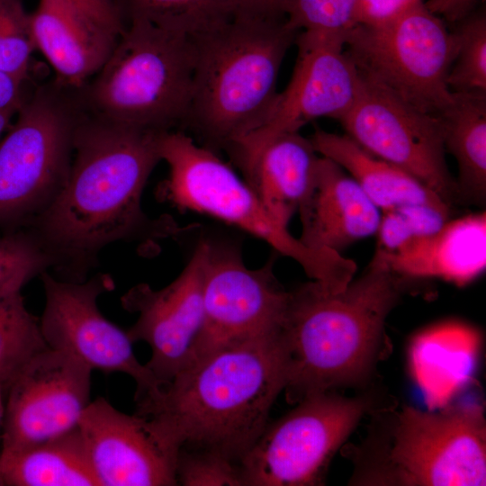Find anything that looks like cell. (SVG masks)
<instances>
[{"label":"cell","mask_w":486,"mask_h":486,"mask_svg":"<svg viewBox=\"0 0 486 486\" xmlns=\"http://www.w3.org/2000/svg\"><path fill=\"white\" fill-rule=\"evenodd\" d=\"M158 130L86 111L74 142L68 182L28 227L55 260L57 278L82 282L100 252L117 241L166 238L180 230L169 217L142 211L147 181L161 161Z\"/></svg>","instance_id":"obj_1"},{"label":"cell","mask_w":486,"mask_h":486,"mask_svg":"<svg viewBox=\"0 0 486 486\" xmlns=\"http://www.w3.org/2000/svg\"><path fill=\"white\" fill-rule=\"evenodd\" d=\"M279 330L200 357L137 400L136 413L153 419L181 448L211 450L239 463L285 387Z\"/></svg>","instance_id":"obj_2"},{"label":"cell","mask_w":486,"mask_h":486,"mask_svg":"<svg viewBox=\"0 0 486 486\" xmlns=\"http://www.w3.org/2000/svg\"><path fill=\"white\" fill-rule=\"evenodd\" d=\"M404 280L376 249L364 273L340 292H328L313 280L289 292L279 330L288 400L297 403L367 381Z\"/></svg>","instance_id":"obj_3"},{"label":"cell","mask_w":486,"mask_h":486,"mask_svg":"<svg viewBox=\"0 0 486 486\" xmlns=\"http://www.w3.org/2000/svg\"><path fill=\"white\" fill-rule=\"evenodd\" d=\"M298 32L284 16L237 13L192 38L193 87L183 127L216 153L229 152L258 130L277 97L280 68Z\"/></svg>","instance_id":"obj_4"},{"label":"cell","mask_w":486,"mask_h":486,"mask_svg":"<svg viewBox=\"0 0 486 486\" xmlns=\"http://www.w3.org/2000/svg\"><path fill=\"white\" fill-rule=\"evenodd\" d=\"M159 148L161 160L169 169L159 187L164 200L260 238L296 261L310 279L329 292L344 290L354 279L356 264L353 260L336 251L311 248L292 236L216 152L176 130L162 134Z\"/></svg>","instance_id":"obj_5"},{"label":"cell","mask_w":486,"mask_h":486,"mask_svg":"<svg viewBox=\"0 0 486 486\" xmlns=\"http://www.w3.org/2000/svg\"><path fill=\"white\" fill-rule=\"evenodd\" d=\"M193 39L129 22L101 69L80 86L87 112L158 130L183 126L193 87Z\"/></svg>","instance_id":"obj_6"},{"label":"cell","mask_w":486,"mask_h":486,"mask_svg":"<svg viewBox=\"0 0 486 486\" xmlns=\"http://www.w3.org/2000/svg\"><path fill=\"white\" fill-rule=\"evenodd\" d=\"M86 112L80 87L55 77L30 92L0 143V225L24 229L56 200Z\"/></svg>","instance_id":"obj_7"},{"label":"cell","mask_w":486,"mask_h":486,"mask_svg":"<svg viewBox=\"0 0 486 486\" xmlns=\"http://www.w3.org/2000/svg\"><path fill=\"white\" fill-rule=\"evenodd\" d=\"M374 461L358 479L365 484L477 486L486 482V421L482 406L439 411L405 406L392 418Z\"/></svg>","instance_id":"obj_8"},{"label":"cell","mask_w":486,"mask_h":486,"mask_svg":"<svg viewBox=\"0 0 486 486\" xmlns=\"http://www.w3.org/2000/svg\"><path fill=\"white\" fill-rule=\"evenodd\" d=\"M424 3L382 25H356L346 50L364 76L437 116L453 100L447 78L456 43Z\"/></svg>","instance_id":"obj_9"},{"label":"cell","mask_w":486,"mask_h":486,"mask_svg":"<svg viewBox=\"0 0 486 486\" xmlns=\"http://www.w3.org/2000/svg\"><path fill=\"white\" fill-rule=\"evenodd\" d=\"M266 428L240 459L244 486L321 484L338 448L371 410L368 397L307 396Z\"/></svg>","instance_id":"obj_10"},{"label":"cell","mask_w":486,"mask_h":486,"mask_svg":"<svg viewBox=\"0 0 486 486\" xmlns=\"http://www.w3.org/2000/svg\"><path fill=\"white\" fill-rule=\"evenodd\" d=\"M40 276L45 292L40 327L49 348L70 356L92 371L130 376L137 385L135 400L158 391L163 382L138 360L127 331L99 310V297L115 287L110 274L98 273L82 282L58 279L48 271Z\"/></svg>","instance_id":"obj_11"},{"label":"cell","mask_w":486,"mask_h":486,"mask_svg":"<svg viewBox=\"0 0 486 486\" xmlns=\"http://www.w3.org/2000/svg\"><path fill=\"white\" fill-rule=\"evenodd\" d=\"M361 76L358 96L338 121L346 135L367 152L418 179L452 208L459 193L446 164L438 116Z\"/></svg>","instance_id":"obj_12"},{"label":"cell","mask_w":486,"mask_h":486,"mask_svg":"<svg viewBox=\"0 0 486 486\" xmlns=\"http://www.w3.org/2000/svg\"><path fill=\"white\" fill-rule=\"evenodd\" d=\"M346 36L298 32L290 82L278 93L266 122L228 152L235 164L276 135L299 131L320 117L339 121L351 109L360 92L362 76L346 50Z\"/></svg>","instance_id":"obj_13"},{"label":"cell","mask_w":486,"mask_h":486,"mask_svg":"<svg viewBox=\"0 0 486 486\" xmlns=\"http://www.w3.org/2000/svg\"><path fill=\"white\" fill-rule=\"evenodd\" d=\"M273 266L271 259L250 269L235 248L208 241L203 324L194 362L225 346L280 329L289 292L279 284Z\"/></svg>","instance_id":"obj_14"},{"label":"cell","mask_w":486,"mask_h":486,"mask_svg":"<svg viewBox=\"0 0 486 486\" xmlns=\"http://www.w3.org/2000/svg\"><path fill=\"white\" fill-rule=\"evenodd\" d=\"M92 372L49 347L35 355L6 392L1 451L29 447L76 429L91 401Z\"/></svg>","instance_id":"obj_15"},{"label":"cell","mask_w":486,"mask_h":486,"mask_svg":"<svg viewBox=\"0 0 486 486\" xmlns=\"http://www.w3.org/2000/svg\"><path fill=\"white\" fill-rule=\"evenodd\" d=\"M99 486H176L180 446L150 418L91 400L78 423Z\"/></svg>","instance_id":"obj_16"},{"label":"cell","mask_w":486,"mask_h":486,"mask_svg":"<svg viewBox=\"0 0 486 486\" xmlns=\"http://www.w3.org/2000/svg\"><path fill=\"white\" fill-rule=\"evenodd\" d=\"M208 241L200 242L181 274L155 290L147 284L131 287L121 298L124 310L137 313L127 331L134 342L151 349L146 366L161 382L192 364L203 324V268Z\"/></svg>","instance_id":"obj_17"},{"label":"cell","mask_w":486,"mask_h":486,"mask_svg":"<svg viewBox=\"0 0 486 486\" xmlns=\"http://www.w3.org/2000/svg\"><path fill=\"white\" fill-rule=\"evenodd\" d=\"M31 25L35 47L51 65L54 77L74 87L101 69L126 28L64 0H40Z\"/></svg>","instance_id":"obj_18"},{"label":"cell","mask_w":486,"mask_h":486,"mask_svg":"<svg viewBox=\"0 0 486 486\" xmlns=\"http://www.w3.org/2000/svg\"><path fill=\"white\" fill-rule=\"evenodd\" d=\"M298 212L300 240L314 249L338 253L357 240L375 235L381 216V211L354 178L322 156L312 187Z\"/></svg>","instance_id":"obj_19"},{"label":"cell","mask_w":486,"mask_h":486,"mask_svg":"<svg viewBox=\"0 0 486 486\" xmlns=\"http://www.w3.org/2000/svg\"><path fill=\"white\" fill-rule=\"evenodd\" d=\"M378 250L390 268L405 279L436 278L464 286L486 267V214L450 219L435 232L392 251Z\"/></svg>","instance_id":"obj_20"},{"label":"cell","mask_w":486,"mask_h":486,"mask_svg":"<svg viewBox=\"0 0 486 486\" xmlns=\"http://www.w3.org/2000/svg\"><path fill=\"white\" fill-rule=\"evenodd\" d=\"M320 157L310 139L285 132L237 166L271 216L288 227L312 187Z\"/></svg>","instance_id":"obj_21"},{"label":"cell","mask_w":486,"mask_h":486,"mask_svg":"<svg viewBox=\"0 0 486 486\" xmlns=\"http://www.w3.org/2000/svg\"><path fill=\"white\" fill-rule=\"evenodd\" d=\"M478 346L477 332L457 322L431 327L415 338L410 363L430 407L442 406L467 382Z\"/></svg>","instance_id":"obj_22"},{"label":"cell","mask_w":486,"mask_h":486,"mask_svg":"<svg viewBox=\"0 0 486 486\" xmlns=\"http://www.w3.org/2000/svg\"><path fill=\"white\" fill-rule=\"evenodd\" d=\"M310 140L320 156L338 164L354 178L380 211L404 203L450 207L418 179L367 152L346 134L316 130Z\"/></svg>","instance_id":"obj_23"},{"label":"cell","mask_w":486,"mask_h":486,"mask_svg":"<svg viewBox=\"0 0 486 486\" xmlns=\"http://www.w3.org/2000/svg\"><path fill=\"white\" fill-rule=\"evenodd\" d=\"M0 486H99L78 428L15 451L0 452Z\"/></svg>","instance_id":"obj_24"},{"label":"cell","mask_w":486,"mask_h":486,"mask_svg":"<svg viewBox=\"0 0 486 486\" xmlns=\"http://www.w3.org/2000/svg\"><path fill=\"white\" fill-rule=\"evenodd\" d=\"M486 92L454 93L437 116L446 152L458 166L459 200L482 205L486 196Z\"/></svg>","instance_id":"obj_25"},{"label":"cell","mask_w":486,"mask_h":486,"mask_svg":"<svg viewBox=\"0 0 486 486\" xmlns=\"http://www.w3.org/2000/svg\"><path fill=\"white\" fill-rule=\"evenodd\" d=\"M127 26L140 20L190 38L220 28L238 12L235 0H112Z\"/></svg>","instance_id":"obj_26"},{"label":"cell","mask_w":486,"mask_h":486,"mask_svg":"<svg viewBox=\"0 0 486 486\" xmlns=\"http://www.w3.org/2000/svg\"><path fill=\"white\" fill-rule=\"evenodd\" d=\"M47 347L40 319L27 310L22 294L0 300V383L5 392L27 363Z\"/></svg>","instance_id":"obj_27"},{"label":"cell","mask_w":486,"mask_h":486,"mask_svg":"<svg viewBox=\"0 0 486 486\" xmlns=\"http://www.w3.org/2000/svg\"><path fill=\"white\" fill-rule=\"evenodd\" d=\"M54 266L52 256L30 230H14L1 236L0 300L21 295L29 281Z\"/></svg>","instance_id":"obj_28"},{"label":"cell","mask_w":486,"mask_h":486,"mask_svg":"<svg viewBox=\"0 0 486 486\" xmlns=\"http://www.w3.org/2000/svg\"><path fill=\"white\" fill-rule=\"evenodd\" d=\"M464 18L453 32L456 50L447 84L453 93L486 92V18Z\"/></svg>","instance_id":"obj_29"},{"label":"cell","mask_w":486,"mask_h":486,"mask_svg":"<svg viewBox=\"0 0 486 486\" xmlns=\"http://www.w3.org/2000/svg\"><path fill=\"white\" fill-rule=\"evenodd\" d=\"M448 206L404 203L381 211L377 249L392 251L407 241L431 234L450 220Z\"/></svg>","instance_id":"obj_30"},{"label":"cell","mask_w":486,"mask_h":486,"mask_svg":"<svg viewBox=\"0 0 486 486\" xmlns=\"http://www.w3.org/2000/svg\"><path fill=\"white\" fill-rule=\"evenodd\" d=\"M34 50L31 14L21 0H0V69L27 81Z\"/></svg>","instance_id":"obj_31"},{"label":"cell","mask_w":486,"mask_h":486,"mask_svg":"<svg viewBox=\"0 0 486 486\" xmlns=\"http://www.w3.org/2000/svg\"><path fill=\"white\" fill-rule=\"evenodd\" d=\"M357 0H288L284 7L287 24L297 32L347 35L356 26Z\"/></svg>","instance_id":"obj_32"},{"label":"cell","mask_w":486,"mask_h":486,"mask_svg":"<svg viewBox=\"0 0 486 486\" xmlns=\"http://www.w3.org/2000/svg\"><path fill=\"white\" fill-rule=\"evenodd\" d=\"M176 478L183 486H244L239 463L204 449L180 448Z\"/></svg>","instance_id":"obj_33"},{"label":"cell","mask_w":486,"mask_h":486,"mask_svg":"<svg viewBox=\"0 0 486 486\" xmlns=\"http://www.w3.org/2000/svg\"><path fill=\"white\" fill-rule=\"evenodd\" d=\"M424 0H357L356 25L379 26L405 14Z\"/></svg>","instance_id":"obj_34"},{"label":"cell","mask_w":486,"mask_h":486,"mask_svg":"<svg viewBox=\"0 0 486 486\" xmlns=\"http://www.w3.org/2000/svg\"><path fill=\"white\" fill-rule=\"evenodd\" d=\"M25 82L0 69V112L19 110L30 94L23 91Z\"/></svg>","instance_id":"obj_35"},{"label":"cell","mask_w":486,"mask_h":486,"mask_svg":"<svg viewBox=\"0 0 486 486\" xmlns=\"http://www.w3.org/2000/svg\"><path fill=\"white\" fill-rule=\"evenodd\" d=\"M475 0H428L426 7L438 17L449 22L461 21L466 17Z\"/></svg>","instance_id":"obj_36"},{"label":"cell","mask_w":486,"mask_h":486,"mask_svg":"<svg viewBox=\"0 0 486 486\" xmlns=\"http://www.w3.org/2000/svg\"><path fill=\"white\" fill-rule=\"evenodd\" d=\"M288 0H235L237 13L264 16L284 17V7Z\"/></svg>","instance_id":"obj_37"},{"label":"cell","mask_w":486,"mask_h":486,"mask_svg":"<svg viewBox=\"0 0 486 486\" xmlns=\"http://www.w3.org/2000/svg\"><path fill=\"white\" fill-rule=\"evenodd\" d=\"M70 4L88 13L101 19L122 23L121 16L119 15L112 0H64Z\"/></svg>","instance_id":"obj_38"},{"label":"cell","mask_w":486,"mask_h":486,"mask_svg":"<svg viewBox=\"0 0 486 486\" xmlns=\"http://www.w3.org/2000/svg\"><path fill=\"white\" fill-rule=\"evenodd\" d=\"M17 110H7L4 112H0V135L4 130V129L9 125V122L11 119L14 117L15 113H17Z\"/></svg>","instance_id":"obj_39"},{"label":"cell","mask_w":486,"mask_h":486,"mask_svg":"<svg viewBox=\"0 0 486 486\" xmlns=\"http://www.w3.org/2000/svg\"><path fill=\"white\" fill-rule=\"evenodd\" d=\"M5 396L6 392L3 385L0 383V424L3 423L4 415Z\"/></svg>","instance_id":"obj_40"}]
</instances>
